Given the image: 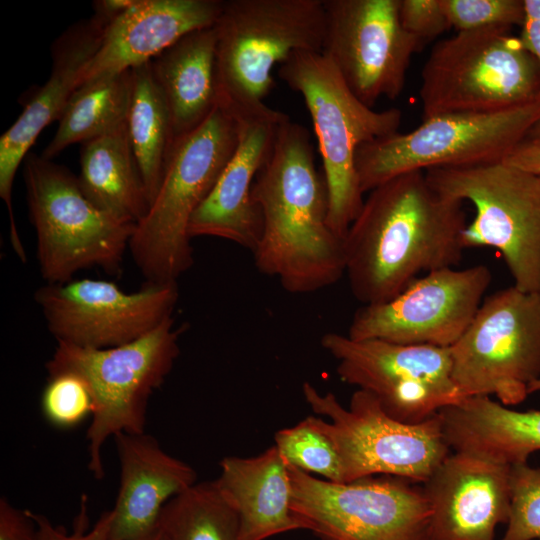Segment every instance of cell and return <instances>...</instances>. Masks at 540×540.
I'll return each instance as SVG.
<instances>
[{
  "label": "cell",
  "mask_w": 540,
  "mask_h": 540,
  "mask_svg": "<svg viewBox=\"0 0 540 540\" xmlns=\"http://www.w3.org/2000/svg\"><path fill=\"white\" fill-rule=\"evenodd\" d=\"M368 193L344 238L345 275L360 303L386 302L421 274L460 263L464 202L433 188L424 171L401 174Z\"/></svg>",
  "instance_id": "obj_1"
},
{
  "label": "cell",
  "mask_w": 540,
  "mask_h": 540,
  "mask_svg": "<svg viewBox=\"0 0 540 540\" xmlns=\"http://www.w3.org/2000/svg\"><path fill=\"white\" fill-rule=\"evenodd\" d=\"M252 195L262 216L252 251L261 273L277 277L293 294L321 290L345 275L344 239L328 225L327 185L304 126L289 117L279 125Z\"/></svg>",
  "instance_id": "obj_2"
},
{
  "label": "cell",
  "mask_w": 540,
  "mask_h": 540,
  "mask_svg": "<svg viewBox=\"0 0 540 540\" xmlns=\"http://www.w3.org/2000/svg\"><path fill=\"white\" fill-rule=\"evenodd\" d=\"M219 106L234 119L262 115L272 70L296 51H322L323 0H228L215 24Z\"/></svg>",
  "instance_id": "obj_3"
},
{
  "label": "cell",
  "mask_w": 540,
  "mask_h": 540,
  "mask_svg": "<svg viewBox=\"0 0 540 540\" xmlns=\"http://www.w3.org/2000/svg\"><path fill=\"white\" fill-rule=\"evenodd\" d=\"M237 142L235 119L218 106L175 144L157 194L136 223L129 243L146 283H177L191 268L190 220L212 191Z\"/></svg>",
  "instance_id": "obj_4"
},
{
  "label": "cell",
  "mask_w": 540,
  "mask_h": 540,
  "mask_svg": "<svg viewBox=\"0 0 540 540\" xmlns=\"http://www.w3.org/2000/svg\"><path fill=\"white\" fill-rule=\"evenodd\" d=\"M278 76L304 99L322 158L328 225L344 239L364 202L357 150L398 132L402 113L397 108L376 111L360 101L322 51L294 52L280 65Z\"/></svg>",
  "instance_id": "obj_5"
},
{
  "label": "cell",
  "mask_w": 540,
  "mask_h": 540,
  "mask_svg": "<svg viewBox=\"0 0 540 540\" xmlns=\"http://www.w3.org/2000/svg\"><path fill=\"white\" fill-rule=\"evenodd\" d=\"M181 333L171 317L141 338L115 347L94 349L57 342L45 365L48 375L75 374L93 397L86 439L88 469L96 479L104 477L102 447L109 437L145 432L148 401L180 354Z\"/></svg>",
  "instance_id": "obj_6"
},
{
  "label": "cell",
  "mask_w": 540,
  "mask_h": 540,
  "mask_svg": "<svg viewBox=\"0 0 540 540\" xmlns=\"http://www.w3.org/2000/svg\"><path fill=\"white\" fill-rule=\"evenodd\" d=\"M419 96L423 119L506 111L540 98V66L510 29L457 32L432 48Z\"/></svg>",
  "instance_id": "obj_7"
},
{
  "label": "cell",
  "mask_w": 540,
  "mask_h": 540,
  "mask_svg": "<svg viewBox=\"0 0 540 540\" xmlns=\"http://www.w3.org/2000/svg\"><path fill=\"white\" fill-rule=\"evenodd\" d=\"M23 162L42 278L49 284L65 283L91 267L119 274L136 224L94 206L66 167L34 153Z\"/></svg>",
  "instance_id": "obj_8"
},
{
  "label": "cell",
  "mask_w": 540,
  "mask_h": 540,
  "mask_svg": "<svg viewBox=\"0 0 540 540\" xmlns=\"http://www.w3.org/2000/svg\"><path fill=\"white\" fill-rule=\"evenodd\" d=\"M306 403L317 416L311 424L333 444L342 467V483L389 475L424 483L451 453L439 413L419 423L389 416L370 393L357 389L348 407L332 392L302 386Z\"/></svg>",
  "instance_id": "obj_9"
},
{
  "label": "cell",
  "mask_w": 540,
  "mask_h": 540,
  "mask_svg": "<svg viewBox=\"0 0 540 540\" xmlns=\"http://www.w3.org/2000/svg\"><path fill=\"white\" fill-rule=\"evenodd\" d=\"M540 119V98L496 113H452L423 119L414 130L399 131L363 144L356 153L362 192L413 171L504 161Z\"/></svg>",
  "instance_id": "obj_10"
},
{
  "label": "cell",
  "mask_w": 540,
  "mask_h": 540,
  "mask_svg": "<svg viewBox=\"0 0 540 540\" xmlns=\"http://www.w3.org/2000/svg\"><path fill=\"white\" fill-rule=\"evenodd\" d=\"M424 172L437 191L474 206L464 248L496 249L514 286L540 292V176L504 161Z\"/></svg>",
  "instance_id": "obj_11"
},
{
  "label": "cell",
  "mask_w": 540,
  "mask_h": 540,
  "mask_svg": "<svg viewBox=\"0 0 540 540\" xmlns=\"http://www.w3.org/2000/svg\"><path fill=\"white\" fill-rule=\"evenodd\" d=\"M452 377L464 397L523 402L540 379V292L512 285L485 297L450 347Z\"/></svg>",
  "instance_id": "obj_12"
},
{
  "label": "cell",
  "mask_w": 540,
  "mask_h": 540,
  "mask_svg": "<svg viewBox=\"0 0 540 540\" xmlns=\"http://www.w3.org/2000/svg\"><path fill=\"white\" fill-rule=\"evenodd\" d=\"M288 469L292 512L320 540H427L429 505L413 482L374 475L337 483Z\"/></svg>",
  "instance_id": "obj_13"
},
{
  "label": "cell",
  "mask_w": 540,
  "mask_h": 540,
  "mask_svg": "<svg viewBox=\"0 0 540 540\" xmlns=\"http://www.w3.org/2000/svg\"><path fill=\"white\" fill-rule=\"evenodd\" d=\"M321 345L339 378L373 395L392 418L419 423L465 398L452 377L450 348L325 333Z\"/></svg>",
  "instance_id": "obj_14"
},
{
  "label": "cell",
  "mask_w": 540,
  "mask_h": 540,
  "mask_svg": "<svg viewBox=\"0 0 540 540\" xmlns=\"http://www.w3.org/2000/svg\"><path fill=\"white\" fill-rule=\"evenodd\" d=\"M57 342L104 349L135 341L173 317L177 283H146L125 292L111 281L70 280L34 294Z\"/></svg>",
  "instance_id": "obj_15"
},
{
  "label": "cell",
  "mask_w": 540,
  "mask_h": 540,
  "mask_svg": "<svg viewBox=\"0 0 540 540\" xmlns=\"http://www.w3.org/2000/svg\"><path fill=\"white\" fill-rule=\"evenodd\" d=\"M322 52L354 95L369 107L397 98L421 43L405 31L399 0H323Z\"/></svg>",
  "instance_id": "obj_16"
},
{
  "label": "cell",
  "mask_w": 540,
  "mask_h": 540,
  "mask_svg": "<svg viewBox=\"0 0 540 540\" xmlns=\"http://www.w3.org/2000/svg\"><path fill=\"white\" fill-rule=\"evenodd\" d=\"M491 279L485 265L426 273L394 298L360 307L347 335L450 348L472 322Z\"/></svg>",
  "instance_id": "obj_17"
},
{
  "label": "cell",
  "mask_w": 540,
  "mask_h": 540,
  "mask_svg": "<svg viewBox=\"0 0 540 540\" xmlns=\"http://www.w3.org/2000/svg\"><path fill=\"white\" fill-rule=\"evenodd\" d=\"M427 540H494L510 512V466L453 451L423 483Z\"/></svg>",
  "instance_id": "obj_18"
},
{
  "label": "cell",
  "mask_w": 540,
  "mask_h": 540,
  "mask_svg": "<svg viewBox=\"0 0 540 540\" xmlns=\"http://www.w3.org/2000/svg\"><path fill=\"white\" fill-rule=\"evenodd\" d=\"M288 115L272 109L236 118L238 142L212 191L193 214L190 238H222L253 251L262 231V216L253 199L255 177L269 158L279 125Z\"/></svg>",
  "instance_id": "obj_19"
},
{
  "label": "cell",
  "mask_w": 540,
  "mask_h": 540,
  "mask_svg": "<svg viewBox=\"0 0 540 540\" xmlns=\"http://www.w3.org/2000/svg\"><path fill=\"white\" fill-rule=\"evenodd\" d=\"M107 25L94 15L67 28L51 46L52 67L17 120L0 137V197L14 221L12 189L19 165L50 123L59 120L79 85L80 76L98 51Z\"/></svg>",
  "instance_id": "obj_20"
},
{
  "label": "cell",
  "mask_w": 540,
  "mask_h": 540,
  "mask_svg": "<svg viewBox=\"0 0 540 540\" xmlns=\"http://www.w3.org/2000/svg\"><path fill=\"white\" fill-rule=\"evenodd\" d=\"M222 0H135L105 30L79 85L130 70L161 54L188 33L216 24Z\"/></svg>",
  "instance_id": "obj_21"
},
{
  "label": "cell",
  "mask_w": 540,
  "mask_h": 540,
  "mask_svg": "<svg viewBox=\"0 0 540 540\" xmlns=\"http://www.w3.org/2000/svg\"><path fill=\"white\" fill-rule=\"evenodd\" d=\"M120 462V488L112 512L111 540H135L153 530L163 507L196 484V471L165 452L144 433L114 437Z\"/></svg>",
  "instance_id": "obj_22"
},
{
  "label": "cell",
  "mask_w": 540,
  "mask_h": 540,
  "mask_svg": "<svg viewBox=\"0 0 540 540\" xmlns=\"http://www.w3.org/2000/svg\"><path fill=\"white\" fill-rule=\"evenodd\" d=\"M218 489L238 514L240 540H265L302 529L291 509L288 463L273 445L253 457H224Z\"/></svg>",
  "instance_id": "obj_23"
},
{
  "label": "cell",
  "mask_w": 540,
  "mask_h": 540,
  "mask_svg": "<svg viewBox=\"0 0 540 540\" xmlns=\"http://www.w3.org/2000/svg\"><path fill=\"white\" fill-rule=\"evenodd\" d=\"M215 25L192 31L150 61L168 106L175 144L219 106Z\"/></svg>",
  "instance_id": "obj_24"
},
{
  "label": "cell",
  "mask_w": 540,
  "mask_h": 540,
  "mask_svg": "<svg viewBox=\"0 0 540 540\" xmlns=\"http://www.w3.org/2000/svg\"><path fill=\"white\" fill-rule=\"evenodd\" d=\"M439 416L453 451L511 466L540 450V410L517 411L489 396H470L443 408Z\"/></svg>",
  "instance_id": "obj_25"
},
{
  "label": "cell",
  "mask_w": 540,
  "mask_h": 540,
  "mask_svg": "<svg viewBox=\"0 0 540 540\" xmlns=\"http://www.w3.org/2000/svg\"><path fill=\"white\" fill-rule=\"evenodd\" d=\"M79 186L86 198L112 217L136 224L149 201L127 125L81 144Z\"/></svg>",
  "instance_id": "obj_26"
},
{
  "label": "cell",
  "mask_w": 540,
  "mask_h": 540,
  "mask_svg": "<svg viewBox=\"0 0 540 540\" xmlns=\"http://www.w3.org/2000/svg\"><path fill=\"white\" fill-rule=\"evenodd\" d=\"M132 89V69L102 75L78 86L41 156L52 160L72 144H82L125 127Z\"/></svg>",
  "instance_id": "obj_27"
},
{
  "label": "cell",
  "mask_w": 540,
  "mask_h": 540,
  "mask_svg": "<svg viewBox=\"0 0 540 540\" xmlns=\"http://www.w3.org/2000/svg\"><path fill=\"white\" fill-rule=\"evenodd\" d=\"M132 70L127 133L150 206L164 177L174 137L169 109L150 62Z\"/></svg>",
  "instance_id": "obj_28"
},
{
  "label": "cell",
  "mask_w": 540,
  "mask_h": 540,
  "mask_svg": "<svg viewBox=\"0 0 540 540\" xmlns=\"http://www.w3.org/2000/svg\"><path fill=\"white\" fill-rule=\"evenodd\" d=\"M157 525L168 540H240V521L215 481L196 483L170 499Z\"/></svg>",
  "instance_id": "obj_29"
},
{
  "label": "cell",
  "mask_w": 540,
  "mask_h": 540,
  "mask_svg": "<svg viewBox=\"0 0 540 540\" xmlns=\"http://www.w3.org/2000/svg\"><path fill=\"white\" fill-rule=\"evenodd\" d=\"M274 441L289 464L325 480L342 483L341 462L333 444L308 417L293 427L278 430Z\"/></svg>",
  "instance_id": "obj_30"
},
{
  "label": "cell",
  "mask_w": 540,
  "mask_h": 540,
  "mask_svg": "<svg viewBox=\"0 0 540 540\" xmlns=\"http://www.w3.org/2000/svg\"><path fill=\"white\" fill-rule=\"evenodd\" d=\"M501 540H540V467L510 466V512Z\"/></svg>",
  "instance_id": "obj_31"
},
{
  "label": "cell",
  "mask_w": 540,
  "mask_h": 540,
  "mask_svg": "<svg viewBox=\"0 0 540 540\" xmlns=\"http://www.w3.org/2000/svg\"><path fill=\"white\" fill-rule=\"evenodd\" d=\"M41 407L50 424L67 429L92 416L94 401L87 384L79 376L64 372L49 376Z\"/></svg>",
  "instance_id": "obj_32"
},
{
  "label": "cell",
  "mask_w": 540,
  "mask_h": 540,
  "mask_svg": "<svg viewBox=\"0 0 540 540\" xmlns=\"http://www.w3.org/2000/svg\"><path fill=\"white\" fill-rule=\"evenodd\" d=\"M449 24L457 32L522 25L524 0H441Z\"/></svg>",
  "instance_id": "obj_33"
},
{
  "label": "cell",
  "mask_w": 540,
  "mask_h": 540,
  "mask_svg": "<svg viewBox=\"0 0 540 540\" xmlns=\"http://www.w3.org/2000/svg\"><path fill=\"white\" fill-rule=\"evenodd\" d=\"M399 18L421 45L451 28L441 0H399Z\"/></svg>",
  "instance_id": "obj_34"
},
{
  "label": "cell",
  "mask_w": 540,
  "mask_h": 540,
  "mask_svg": "<svg viewBox=\"0 0 540 540\" xmlns=\"http://www.w3.org/2000/svg\"><path fill=\"white\" fill-rule=\"evenodd\" d=\"M86 503V496H82L81 510L74 521L71 533L63 526L54 525L45 515L30 511L37 526L38 540H111V510L103 512L94 526L88 530Z\"/></svg>",
  "instance_id": "obj_35"
},
{
  "label": "cell",
  "mask_w": 540,
  "mask_h": 540,
  "mask_svg": "<svg viewBox=\"0 0 540 540\" xmlns=\"http://www.w3.org/2000/svg\"><path fill=\"white\" fill-rule=\"evenodd\" d=\"M0 540H38L37 526L30 510H22L0 498Z\"/></svg>",
  "instance_id": "obj_36"
},
{
  "label": "cell",
  "mask_w": 540,
  "mask_h": 540,
  "mask_svg": "<svg viewBox=\"0 0 540 540\" xmlns=\"http://www.w3.org/2000/svg\"><path fill=\"white\" fill-rule=\"evenodd\" d=\"M519 38L540 66V0H524V20Z\"/></svg>",
  "instance_id": "obj_37"
},
{
  "label": "cell",
  "mask_w": 540,
  "mask_h": 540,
  "mask_svg": "<svg viewBox=\"0 0 540 540\" xmlns=\"http://www.w3.org/2000/svg\"><path fill=\"white\" fill-rule=\"evenodd\" d=\"M504 162L540 176V140L524 139Z\"/></svg>",
  "instance_id": "obj_38"
},
{
  "label": "cell",
  "mask_w": 540,
  "mask_h": 540,
  "mask_svg": "<svg viewBox=\"0 0 540 540\" xmlns=\"http://www.w3.org/2000/svg\"><path fill=\"white\" fill-rule=\"evenodd\" d=\"M135 0H96L92 7L94 16L109 26L117 17L134 4Z\"/></svg>",
  "instance_id": "obj_39"
},
{
  "label": "cell",
  "mask_w": 540,
  "mask_h": 540,
  "mask_svg": "<svg viewBox=\"0 0 540 540\" xmlns=\"http://www.w3.org/2000/svg\"><path fill=\"white\" fill-rule=\"evenodd\" d=\"M135 540H168L165 536L164 532L160 529V527L157 525L153 530H151L149 533L135 539Z\"/></svg>",
  "instance_id": "obj_40"
},
{
  "label": "cell",
  "mask_w": 540,
  "mask_h": 540,
  "mask_svg": "<svg viewBox=\"0 0 540 540\" xmlns=\"http://www.w3.org/2000/svg\"><path fill=\"white\" fill-rule=\"evenodd\" d=\"M525 139L540 140V119L531 127Z\"/></svg>",
  "instance_id": "obj_41"
},
{
  "label": "cell",
  "mask_w": 540,
  "mask_h": 540,
  "mask_svg": "<svg viewBox=\"0 0 540 540\" xmlns=\"http://www.w3.org/2000/svg\"><path fill=\"white\" fill-rule=\"evenodd\" d=\"M537 391H540V379L534 382L529 389L530 394Z\"/></svg>",
  "instance_id": "obj_42"
}]
</instances>
